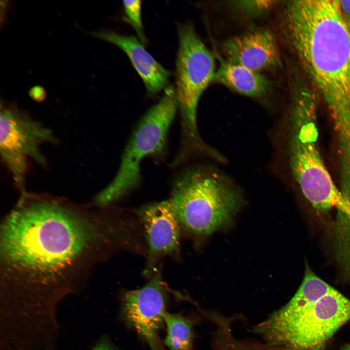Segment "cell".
Masks as SVG:
<instances>
[{
    "label": "cell",
    "mask_w": 350,
    "mask_h": 350,
    "mask_svg": "<svg viewBox=\"0 0 350 350\" xmlns=\"http://www.w3.org/2000/svg\"><path fill=\"white\" fill-rule=\"evenodd\" d=\"M124 239L113 214L50 194L20 195L0 228L1 315L27 329L57 326L60 302Z\"/></svg>",
    "instance_id": "6da1fadb"
},
{
    "label": "cell",
    "mask_w": 350,
    "mask_h": 350,
    "mask_svg": "<svg viewBox=\"0 0 350 350\" xmlns=\"http://www.w3.org/2000/svg\"><path fill=\"white\" fill-rule=\"evenodd\" d=\"M286 38L332 118L337 142L350 146V34L338 0H296L285 8Z\"/></svg>",
    "instance_id": "7a4b0ae2"
},
{
    "label": "cell",
    "mask_w": 350,
    "mask_h": 350,
    "mask_svg": "<svg viewBox=\"0 0 350 350\" xmlns=\"http://www.w3.org/2000/svg\"><path fill=\"white\" fill-rule=\"evenodd\" d=\"M350 320V300L307 266L291 300L253 327L266 343L317 350Z\"/></svg>",
    "instance_id": "3957f363"
},
{
    "label": "cell",
    "mask_w": 350,
    "mask_h": 350,
    "mask_svg": "<svg viewBox=\"0 0 350 350\" xmlns=\"http://www.w3.org/2000/svg\"><path fill=\"white\" fill-rule=\"evenodd\" d=\"M181 229L205 237L228 227L243 204L242 195L229 180L205 169L181 172L167 199Z\"/></svg>",
    "instance_id": "277c9868"
},
{
    "label": "cell",
    "mask_w": 350,
    "mask_h": 350,
    "mask_svg": "<svg viewBox=\"0 0 350 350\" xmlns=\"http://www.w3.org/2000/svg\"><path fill=\"white\" fill-rule=\"evenodd\" d=\"M292 97L288 155L293 175L304 196L316 210L335 208L345 196L333 182L319 152L316 96L301 91Z\"/></svg>",
    "instance_id": "5b68a950"
},
{
    "label": "cell",
    "mask_w": 350,
    "mask_h": 350,
    "mask_svg": "<svg viewBox=\"0 0 350 350\" xmlns=\"http://www.w3.org/2000/svg\"><path fill=\"white\" fill-rule=\"evenodd\" d=\"M177 108L175 89L169 87L158 102L141 118L125 147L116 175L95 195L94 206L109 207L139 185L141 161L148 156L162 152Z\"/></svg>",
    "instance_id": "8992f818"
},
{
    "label": "cell",
    "mask_w": 350,
    "mask_h": 350,
    "mask_svg": "<svg viewBox=\"0 0 350 350\" xmlns=\"http://www.w3.org/2000/svg\"><path fill=\"white\" fill-rule=\"evenodd\" d=\"M0 154L20 194L25 193L27 173L31 162L47 167L41 147L57 144L52 130L19 108L15 102L0 101Z\"/></svg>",
    "instance_id": "52a82bcc"
},
{
    "label": "cell",
    "mask_w": 350,
    "mask_h": 350,
    "mask_svg": "<svg viewBox=\"0 0 350 350\" xmlns=\"http://www.w3.org/2000/svg\"><path fill=\"white\" fill-rule=\"evenodd\" d=\"M178 34L175 89L178 108L184 132L194 143L202 145L196 110L201 95L214 79V59L191 24H179Z\"/></svg>",
    "instance_id": "ba28073f"
},
{
    "label": "cell",
    "mask_w": 350,
    "mask_h": 350,
    "mask_svg": "<svg viewBox=\"0 0 350 350\" xmlns=\"http://www.w3.org/2000/svg\"><path fill=\"white\" fill-rule=\"evenodd\" d=\"M166 288L158 269L140 289L125 293L123 314L125 320L142 336L151 350H158V332L166 312Z\"/></svg>",
    "instance_id": "9c48e42d"
},
{
    "label": "cell",
    "mask_w": 350,
    "mask_h": 350,
    "mask_svg": "<svg viewBox=\"0 0 350 350\" xmlns=\"http://www.w3.org/2000/svg\"><path fill=\"white\" fill-rule=\"evenodd\" d=\"M137 215L147 246L143 275L150 278L157 270L161 258L179 252L181 228L167 199L140 208Z\"/></svg>",
    "instance_id": "30bf717a"
},
{
    "label": "cell",
    "mask_w": 350,
    "mask_h": 350,
    "mask_svg": "<svg viewBox=\"0 0 350 350\" xmlns=\"http://www.w3.org/2000/svg\"><path fill=\"white\" fill-rule=\"evenodd\" d=\"M223 48L228 61L254 71L261 73L281 65L276 39L267 29H249L225 40Z\"/></svg>",
    "instance_id": "8fae6325"
},
{
    "label": "cell",
    "mask_w": 350,
    "mask_h": 350,
    "mask_svg": "<svg viewBox=\"0 0 350 350\" xmlns=\"http://www.w3.org/2000/svg\"><path fill=\"white\" fill-rule=\"evenodd\" d=\"M91 34L96 38L116 45L126 53L149 93L156 94L167 86L171 73L146 51L135 36L122 35L107 30L92 32Z\"/></svg>",
    "instance_id": "7c38bea8"
},
{
    "label": "cell",
    "mask_w": 350,
    "mask_h": 350,
    "mask_svg": "<svg viewBox=\"0 0 350 350\" xmlns=\"http://www.w3.org/2000/svg\"><path fill=\"white\" fill-rule=\"evenodd\" d=\"M214 80L246 96L258 98L269 89L271 82L260 72L228 60H222Z\"/></svg>",
    "instance_id": "4fadbf2b"
},
{
    "label": "cell",
    "mask_w": 350,
    "mask_h": 350,
    "mask_svg": "<svg viewBox=\"0 0 350 350\" xmlns=\"http://www.w3.org/2000/svg\"><path fill=\"white\" fill-rule=\"evenodd\" d=\"M163 318L167 327L165 344L170 350H191L193 340L192 321L179 315L166 311Z\"/></svg>",
    "instance_id": "5bb4252c"
},
{
    "label": "cell",
    "mask_w": 350,
    "mask_h": 350,
    "mask_svg": "<svg viewBox=\"0 0 350 350\" xmlns=\"http://www.w3.org/2000/svg\"><path fill=\"white\" fill-rule=\"evenodd\" d=\"M230 4L241 13L252 16L265 14L271 11L277 4L276 0H236Z\"/></svg>",
    "instance_id": "9a60e30c"
},
{
    "label": "cell",
    "mask_w": 350,
    "mask_h": 350,
    "mask_svg": "<svg viewBox=\"0 0 350 350\" xmlns=\"http://www.w3.org/2000/svg\"><path fill=\"white\" fill-rule=\"evenodd\" d=\"M122 2L124 11L130 22L141 40L143 43L146 42L147 39L144 33L141 18V1L123 0Z\"/></svg>",
    "instance_id": "2e32d148"
},
{
    "label": "cell",
    "mask_w": 350,
    "mask_h": 350,
    "mask_svg": "<svg viewBox=\"0 0 350 350\" xmlns=\"http://www.w3.org/2000/svg\"><path fill=\"white\" fill-rule=\"evenodd\" d=\"M31 98L37 102H42L46 98L47 93L45 89L40 86H35L29 90Z\"/></svg>",
    "instance_id": "e0dca14e"
},
{
    "label": "cell",
    "mask_w": 350,
    "mask_h": 350,
    "mask_svg": "<svg viewBox=\"0 0 350 350\" xmlns=\"http://www.w3.org/2000/svg\"><path fill=\"white\" fill-rule=\"evenodd\" d=\"M338 1L341 12L345 19H350V0Z\"/></svg>",
    "instance_id": "ac0fdd59"
},
{
    "label": "cell",
    "mask_w": 350,
    "mask_h": 350,
    "mask_svg": "<svg viewBox=\"0 0 350 350\" xmlns=\"http://www.w3.org/2000/svg\"><path fill=\"white\" fill-rule=\"evenodd\" d=\"M91 350H115L108 342H102L98 343Z\"/></svg>",
    "instance_id": "d6986e66"
},
{
    "label": "cell",
    "mask_w": 350,
    "mask_h": 350,
    "mask_svg": "<svg viewBox=\"0 0 350 350\" xmlns=\"http://www.w3.org/2000/svg\"><path fill=\"white\" fill-rule=\"evenodd\" d=\"M275 350H298L291 349V348H287V347H280L276 349Z\"/></svg>",
    "instance_id": "ffe728a7"
},
{
    "label": "cell",
    "mask_w": 350,
    "mask_h": 350,
    "mask_svg": "<svg viewBox=\"0 0 350 350\" xmlns=\"http://www.w3.org/2000/svg\"><path fill=\"white\" fill-rule=\"evenodd\" d=\"M345 20L346 21V23L350 34V19H347Z\"/></svg>",
    "instance_id": "44dd1931"
},
{
    "label": "cell",
    "mask_w": 350,
    "mask_h": 350,
    "mask_svg": "<svg viewBox=\"0 0 350 350\" xmlns=\"http://www.w3.org/2000/svg\"><path fill=\"white\" fill-rule=\"evenodd\" d=\"M341 350H350V344L343 347Z\"/></svg>",
    "instance_id": "7402d4cb"
}]
</instances>
